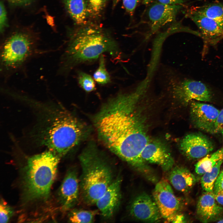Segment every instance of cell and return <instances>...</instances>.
Segmentation results:
<instances>
[{"label": "cell", "instance_id": "17", "mask_svg": "<svg viewBox=\"0 0 223 223\" xmlns=\"http://www.w3.org/2000/svg\"><path fill=\"white\" fill-rule=\"evenodd\" d=\"M216 200L213 191L204 192L197 203L198 218L203 223L218 221L223 219V207Z\"/></svg>", "mask_w": 223, "mask_h": 223}, {"label": "cell", "instance_id": "5", "mask_svg": "<svg viewBox=\"0 0 223 223\" xmlns=\"http://www.w3.org/2000/svg\"><path fill=\"white\" fill-rule=\"evenodd\" d=\"M60 158L49 150L28 158L23 168L22 180L25 201L47 199L56 177Z\"/></svg>", "mask_w": 223, "mask_h": 223}, {"label": "cell", "instance_id": "1", "mask_svg": "<svg viewBox=\"0 0 223 223\" xmlns=\"http://www.w3.org/2000/svg\"><path fill=\"white\" fill-rule=\"evenodd\" d=\"M139 93H119L110 99L95 117L94 123L105 145L148 179L154 171L141 157L150 141L135 109Z\"/></svg>", "mask_w": 223, "mask_h": 223}, {"label": "cell", "instance_id": "20", "mask_svg": "<svg viewBox=\"0 0 223 223\" xmlns=\"http://www.w3.org/2000/svg\"><path fill=\"white\" fill-rule=\"evenodd\" d=\"M196 11L215 21L223 29V3L215 2L192 7Z\"/></svg>", "mask_w": 223, "mask_h": 223}, {"label": "cell", "instance_id": "22", "mask_svg": "<svg viewBox=\"0 0 223 223\" xmlns=\"http://www.w3.org/2000/svg\"><path fill=\"white\" fill-rule=\"evenodd\" d=\"M223 160L218 162L211 170L202 175L200 180L201 186L205 191H213L215 182L220 172Z\"/></svg>", "mask_w": 223, "mask_h": 223}, {"label": "cell", "instance_id": "27", "mask_svg": "<svg viewBox=\"0 0 223 223\" xmlns=\"http://www.w3.org/2000/svg\"><path fill=\"white\" fill-rule=\"evenodd\" d=\"M14 213L13 210L10 206L1 199L0 204V222L6 223L8 222Z\"/></svg>", "mask_w": 223, "mask_h": 223}, {"label": "cell", "instance_id": "25", "mask_svg": "<svg viewBox=\"0 0 223 223\" xmlns=\"http://www.w3.org/2000/svg\"><path fill=\"white\" fill-rule=\"evenodd\" d=\"M77 78L79 85L85 91L89 92L95 90V82L90 75L84 72L79 71Z\"/></svg>", "mask_w": 223, "mask_h": 223}, {"label": "cell", "instance_id": "19", "mask_svg": "<svg viewBox=\"0 0 223 223\" xmlns=\"http://www.w3.org/2000/svg\"><path fill=\"white\" fill-rule=\"evenodd\" d=\"M69 15L77 25L86 24L89 15L88 2L86 0H63Z\"/></svg>", "mask_w": 223, "mask_h": 223}, {"label": "cell", "instance_id": "35", "mask_svg": "<svg viewBox=\"0 0 223 223\" xmlns=\"http://www.w3.org/2000/svg\"><path fill=\"white\" fill-rule=\"evenodd\" d=\"M120 0H113V6H115Z\"/></svg>", "mask_w": 223, "mask_h": 223}, {"label": "cell", "instance_id": "15", "mask_svg": "<svg viewBox=\"0 0 223 223\" xmlns=\"http://www.w3.org/2000/svg\"><path fill=\"white\" fill-rule=\"evenodd\" d=\"M182 7V5H168L159 2L151 4L147 12L151 33L173 22Z\"/></svg>", "mask_w": 223, "mask_h": 223}, {"label": "cell", "instance_id": "28", "mask_svg": "<svg viewBox=\"0 0 223 223\" xmlns=\"http://www.w3.org/2000/svg\"><path fill=\"white\" fill-rule=\"evenodd\" d=\"M141 1L145 4L152 2L151 0H123V3L126 11L132 16L137 6Z\"/></svg>", "mask_w": 223, "mask_h": 223}, {"label": "cell", "instance_id": "31", "mask_svg": "<svg viewBox=\"0 0 223 223\" xmlns=\"http://www.w3.org/2000/svg\"><path fill=\"white\" fill-rule=\"evenodd\" d=\"M7 12L3 2L1 1L0 12V30L1 33L3 32L4 28L7 25Z\"/></svg>", "mask_w": 223, "mask_h": 223}, {"label": "cell", "instance_id": "6", "mask_svg": "<svg viewBox=\"0 0 223 223\" xmlns=\"http://www.w3.org/2000/svg\"><path fill=\"white\" fill-rule=\"evenodd\" d=\"M38 50L36 42L30 35L22 32L12 34L1 46V72L7 76L20 70Z\"/></svg>", "mask_w": 223, "mask_h": 223}, {"label": "cell", "instance_id": "18", "mask_svg": "<svg viewBox=\"0 0 223 223\" xmlns=\"http://www.w3.org/2000/svg\"><path fill=\"white\" fill-rule=\"evenodd\" d=\"M168 180L177 190L183 193L189 191L196 183L195 176L186 167L177 166L170 171Z\"/></svg>", "mask_w": 223, "mask_h": 223}, {"label": "cell", "instance_id": "24", "mask_svg": "<svg viewBox=\"0 0 223 223\" xmlns=\"http://www.w3.org/2000/svg\"><path fill=\"white\" fill-rule=\"evenodd\" d=\"M99 59L98 66L94 73L93 77L98 84L105 85L111 82V77L106 68L104 55H101Z\"/></svg>", "mask_w": 223, "mask_h": 223}, {"label": "cell", "instance_id": "21", "mask_svg": "<svg viewBox=\"0 0 223 223\" xmlns=\"http://www.w3.org/2000/svg\"><path fill=\"white\" fill-rule=\"evenodd\" d=\"M222 160H223V146L201 159L195 165V171L197 174L202 175L209 172L218 162Z\"/></svg>", "mask_w": 223, "mask_h": 223}, {"label": "cell", "instance_id": "8", "mask_svg": "<svg viewBox=\"0 0 223 223\" xmlns=\"http://www.w3.org/2000/svg\"><path fill=\"white\" fill-rule=\"evenodd\" d=\"M80 194L79 179L77 168L67 171L58 192V199L64 212L72 209L77 203Z\"/></svg>", "mask_w": 223, "mask_h": 223}, {"label": "cell", "instance_id": "36", "mask_svg": "<svg viewBox=\"0 0 223 223\" xmlns=\"http://www.w3.org/2000/svg\"><path fill=\"white\" fill-rule=\"evenodd\" d=\"M217 223H223V219L220 220L217 222Z\"/></svg>", "mask_w": 223, "mask_h": 223}, {"label": "cell", "instance_id": "13", "mask_svg": "<svg viewBox=\"0 0 223 223\" xmlns=\"http://www.w3.org/2000/svg\"><path fill=\"white\" fill-rule=\"evenodd\" d=\"M186 15L199 30L201 38L206 45H214L223 39V29L214 20L195 11L192 7Z\"/></svg>", "mask_w": 223, "mask_h": 223}, {"label": "cell", "instance_id": "23", "mask_svg": "<svg viewBox=\"0 0 223 223\" xmlns=\"http://www.w3.org/2000/svg\"><path fill=\"white\" fill-rule=\"evenodd\" d=\"M98 213L97 210L74 209L69 213V220L72 223H92Z\"/></svg>", "mask_w": 223, "mask_h": 223}, {"label": "cell", "instance_id": "9", "mask_svg": "<svg viewBox=\"0 0 223 223\" xmlns=\"http://www.w3.org/2000/svg\"><path fill=\"white\" fill-rule=\"evenodd\" d=\"M190 116L196 128L214 134L215 125L220 110L213 106L195 100L190 103Z\"/></svg>", "mask_w": 223, "mask_h": 223}, {"label": "cell", "instance_id": "30", "mask_svg": "<svg viewBox=\"0 0 223 223\" xmlns=\"http://www.w3.org/2000/svg\"><path fill=\"white\" fill-rule=\"evenodd\" d=\"M213 191L214 194L223 193V169L215 182Z\"/></svg>", "mask_w": 223, "mask_h": 223}, {"label": "cell", "instance_id": "3", "mask_svg": "<svg viewBox=\"0 0 223 223\" xmlns=\"http://www.w3.org/2000/svg\"><path fill=\"white\" fill-rule=\"evenodd\" d=\"M81 172L80 195L88 205L95 203L116 177L112 163L94 145H90L79 156Z\"/></svg>", "mask_w": 223, "mask_h": 223}, {"label": "cell", "instance_id": "26", "mask_svg": "<svg viewBox=\"0 0 223 223\" xmlns=\"http://www.w3.org/2000/svg\"><path fill=\"white\" fill-rule=\"evenodd\" d=\"M107 0H88L90 14L99 16L106 6Z\"/></svg>", "mask_w": 223, "mask_h": 223}, {"label": "cell", "instance_id": "32", "mask_svg": "<svg viewBox=\"0 0 223 223\" xmlns=\"http://www.w3.org/2000/svg\"><path fill=\"white\" fill-rule=\"evenodd\" d=\"M158 2L168 5H182L185 0H157Z\"/></svg>", "mask_w": 223, "mask_h": 223}, {"label": "cell", "instance_id": "2", "mask_svg": "<svg viewBox=\"0 0 223 223\" xmlns=\"http://www.w3.org/2000/svg\"><path fill=\"white\" fill-rule=\"evenodd\" d=\"M104 54L120 60V52L116 41L97 27L89 26L71 35L60 60L59 72L67 75L80 65L94 61Z\"/></svg>", "mask_w": 223, "mask_h": 223}, {"label": "cell", "instance_id": "12", "mask_svg": "<svg viewBox=\"0 0 223 223\" xmlns=\"http://www.w3.org/2000/svg\"><path fill=\"white\" fill-rule=\"evenodd\" d=\"M173 89L177 98L186 105L193 100L209 102L212 99L211 90L206 85L199 81L185 80Z\"/></svg>", "mask_w": 223, "mask_h": 223}, {"label": "cell", "instance_id": "4", "mask_svg": "<svg viewBox=\"0 0 223 223\" xmlns=\"http://www.w3.org/2000/svg\"><path fill=\"white\" fill-rule=\"evenodd\" d=\"M40 133L41 144L60 157L77 145L87 134L86 126L65 109L49 112Z\"/></svg>", "mask_w": 223, "mask_h": 223}, {"label": "cell", "instance_id": "11", "mask_svg": "<svg viewBox=\"0 0 223 223\" xmlns=\"http://www.w3.org/2000/svg\"><path fill=\"white\" fill-rule=\"evenodd\" d=\"M212 142L201 133H194L185 136L180 143V149L183 155L190 160L201 159L214 149Z\"/></svg>", "mask_w": 223, "mask_h": 223}, {"label": "cell", "instance_id": "7", "mask_svg": "<svg viewBox=\"0 0 223 223\" xmlns=\"http://www.w3.org/2000/svg\"><path fill=\"white\" fill-rule=\"evenodd\" d=\"M152 194L162 217L168 221H173L181 208V204L168 182L165 179L158 181Z\"/></svg>", "mask_w": 223, "mask_h": 223}, {"label": "cell", "instance_id": "16", "mask_svg": "<svg viewBox=\"0 0 223 223\" xmlns=\"http://www.w3.org/2000/svg\"><path fill=\"white\" fill-rule=\"evenodd\" d=\"M141 157L146 163L157 165L164 172L170 171L174 163L168 149L158 142L149 141L143 149Z\"/></svg>", "mask_w": 223, "mask_h": 223}, {"label": "cell", "instance_id": "14", "mask_svg": "<svg viewBox=\"0 0 223 223\" xmlns=\"http://www.w3.org/2000/svg\"><path fill=\"white\" fill-rule=\"evenodd\" d=\"M122 181L121 176L118 175L95 203L105 219L111 218L119 208L121 199Z\"/></svg>", "mask_w": 223, "mask_h": 223}, {"label": "cell", "instance_id": "34", "mask_svg": "<svg viewBox=\"0 0 223 223\" xmlns=\"http://www.w3.org/2000/svg\"><path fill=\"white\" fill-rule=\"evenodd\" d=\"M214 195L217 202L221 205L223 206V193L214 194Z\"/></svg>", "mask_w": 223, "mask_h": 223}, {"label": "cell", "instance_id": "33", "mask_svg": "<svg viewBox=\"0 0 223 223\" xmlns=\"http://www.w3.org/2000/svg\"><path fill=\"white\" fill-rule=\"evenodd\" d=\"M11 3L17 5H25L29 3L32 0H8Z\"/></svg>", "mask_w": 223, "mask_h": 223}, {"label": "cell", "instance_id": "29", "mask_svg": "<svg viewBox=\"0 0 223 223\" xmlns=\"http://www.w3.org/2000/svg\"><path fill=\"white\" fill-rule=\"evenodd\" d=\"M214 133L220 134L223 141V108L220 111L215 125Z\"/></svg>", "mask_w": 223, "mask_h": 223}, {"label": "cell", "instance_id": "10", "mask_svg": "<svg viewBox=\"0 0 223 223\" xmlns=\"http://www.w3.org/2000/svg\"><path fill=\"white\" fill-rule=\"evenodd\" d=\"M129 213L134 218L148 222H158L162 217L153 198L142 193L133 199L129 207Z\"/></svg>", "mask_w": 223, "mask_h": 223}]
</instances>
